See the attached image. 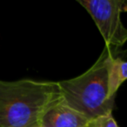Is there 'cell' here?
Instances as JSON below:
<instances>
[{
    "label": "cell",
    "mask_w": 127,
    "mask_h": 127,
    "mask_svg": "<svg viewBox=\"0 0 127 127\" xmlns=\"http://www.w3.org/2000/svg\"><path fill=\"white\" fill-rule=\"evenodd\" d=\"M87 127H118V125L113 118L112 113H109L92 119Z\"/></svg>",
    "instance_id": "8992f818"
},
{
    "label": "cell",
    "mask_w": 127,
    "mask_h": 127,
    "mask_svg": "<svg viewBox=\"0 0 127 127\" xmlns=\"http://www.w3.org/2000/svg\"><path fill=\"white\" fill-rule=\"evenodd\" d=\"M60 97L58 82L0 79V127H40L44 111Z\"/></svg>",
    "instance_id": "6da1fadb"
},
{
    "label": "cell",
    "mask_w": 127,
    "mask_h": 127,
    "mask_svg": "<svg viewBox=\"0 0 127 127\" xmlns=\"http://www.w3.org/2000/svg\"><path fill=\"white\" fill-rule=\"evenodd\" d=\"M91 15L104 37L105 45L121 47L127 41V28L121 20V14L127 11L125 0H78Z\"/></svg>",
    "instance_id": "3957f363"
},
{
    "label": "cell",
    "mask_w": 127,
    "mask_h": 127,
    "mask_svg": "<svg viewBox=\"0 0 127 127\" xmlns=\"http://www.w3.org/2000/svg\"><path fill=\"white\" fill-rule=\"evenodd\" d=\"M112 51L105 45L94 64L76 78L58 82L60 97L90 120L112 113L115 99L108 97V65Z\"/></svg>",
    "instance_id": "7a4b0ae2"
},
{
    "label": "cell",
    "mask_w": 127,
    "mask_h": 127,
    "mask_svg": "<svg viewBox=\"0 0 127 127\" xmlns=\"http://www.w3.org/2000/svg\"><path fill=\"white\" fill-rule=\"evenodd\" d=\"M91 120L72 109L60 97L46 109L40 127H87Z\"/></svg>",
    "instance_id": "277c9868"
},
{
    "label": "cell",
    "mask_w": 127,
    "mask_h": 127,
    "mask_svg": "<svg viewBox=\"0 0 127 127\" xmlns=\"http://www.w3.org/2000/svg\"><path fill=\"white\" fill-rule=\"evenodd\" d=\"M126 79L127 61L112 54L108 65V97L110 99H115L118 88Z\"/></svg>",
    "instance_id": "5b68a950"
}]
</instances>
